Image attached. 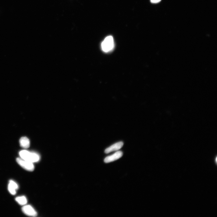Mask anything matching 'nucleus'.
Segmentation results:
<instances>
[{
	"label": "nucleus",
	"mask_w": 217,
	"mask_h": 217,
	"mask_svg": "<svg viewBox=\"0 0 217 217\" xmlns=\"http://www.w3.org/2000/svg\"><path fill=\"white\" fill-rule=\"evenodd\" d=\"M19 155L21 158L33 163L38 162L40 159L38 154L26 150L20 151Z\"/></svg>",
	"instance_id": "obj_1"
},
{
	"label": "nucleus",
	"mask_w": 217,
	"mask_h": 217,
	"mask_svg": "<svg viewBox=\"0 0 217 217\" xmlns=\"http://www.w3.org/2000/svg\"><path fill=\"white\" fill-rule=\"evenodd\" d=\"M102 51L105 53L112 51L114 47V43L113 37L111 36L107 37L102 42L101 45Z\"/></svg>",
	"instance_id": "obj_2"
},
{
	"label": "nucleus",
	"mask_w": 217,
	"mask_h": 217,
	"mask_svg": "<svg viewBox=\"0 0 217 217\" xmlns=\"http://www.w3.org/2000/svg\"><path fill=\"white\" fill-rule=\"evenodd\" d=\"M16 161L18 164L22 167L29 171H33L34 169V163L24 160L21 158H18Z\"/></svg>",
	"instance_id": "obj_3"
},
{
	"label": "nucleus",
	"mask_w": 217,
	"mask_h": 217,
	"mask_svg": "<svg viewBox=\"0 0 217 217\" xmlns=\"http://www.w3.org/2000/svg\"><path fill=\"white\" fill-rule=\"evenodd\" d=\"M22 210L25 214L29 216L35 217L37 214L34 209L30 205H24L22 208Z\"/></svg>",
	"instance_id": "obj_4"
},
{
	"label": "nucleus",
	"mask_w": 217,
	"mask_h": 217,
	"mask_svg": "<svg viewBox=\"0 0 217 217\" xmlns=\"http://www.w3.org/2000/svg\"><path fill=\"white\" fill-rule=\"evenodd\" d=\"M123 156V153L121 151H118L113 155L106 157L104 160L106 163H109L116 161L121 158Z\"/></svg>",
	"instance_id": "obj_5"
},
{
	"label": "nucleus",
	"mask_w": 217,
	"mask_h": 217,
	"mask_svg": "<svg viewBox=\"0 0 217 217\" xmlns=\"http://www.w3.org/2000/svg\"><path fill=\"white\" fill-rule=\"evenodd\" d=\"M123 145V143L122 141L116 143L106 149L105 153L107 154L113 151L118 150L122 147Z\"/></svg>",
	"instance_id": "obj_6"
},
{
	"label": "nucleus",
	"mask_w": 217,
	"mask_h": 217,
	"mask_svg": "<svg viewBox=\"0 0 217 217\" xmlns=\"http://www.w3.org/2000/svg\"><path fill=\"white\" fill-rule=\"evenodd\" d=\"M18 184L13 180L9 181L8 186V190L10 193L12 195H14L16 193V191L18 188Z\"/></svg>",
	"instance_id": "obj_7"
},
{
	"label": "nucleus",
	"mask_w": 217,
	"mask_h": 217,
	"mask_svg": "<svg viewBox=\"0 0 217 217\" xmlns=\"http://www.w3.org/2000/svg\"><path fill=\"white\" fill-rule=\"evenodd\" d=\"M19 143L21 146L24 148H28L30 147V140L26 137H21L20 139Z\"/></svg>",
	"instance_id": "obj_8"
},
{
	"label": "nucleus",
	"mask_w": 217,
	"mask_h": 217,
	"mask_svg": "<svg viewBox=\"0 0 217 217\" xmlns=\"http://www.w3.org/2000/svg\"><path fill=\"white\" fill-rule=\"evenodd\" d=\"M15 200L16 202L21 205H25L27 203V199L24 196L18 197L15 198Z\"/></svg>",
	"instance_id": "obj_9"
},
{
	"label": "nucleus",
	"mask_w": 217,
	"mask_h": 217,
	"mask_svg": "<svg viewBox=\"0 0 217 217\" xmlns=\"http://www.w3.org/2000/svg\"><path fill=\"white\" fill-rule=\"evenodd\" d=\"M161 0H150L151 3L154 4H156L160 2Z\"/></svg>",
	"instance_id": "obj_10"
}]
</instances>
